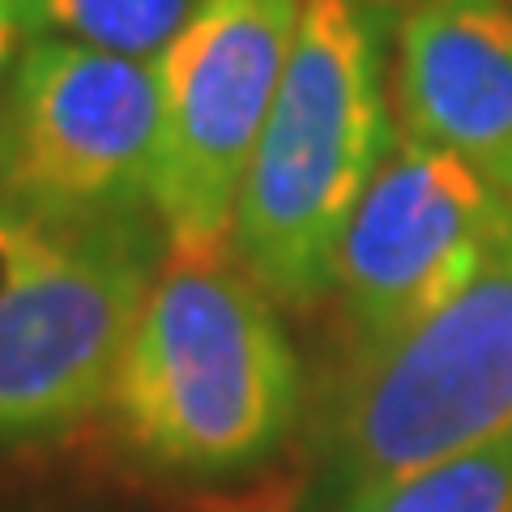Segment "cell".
<instances>
[{
	"label": "cell",
	"mask_w": 512,
	"mask_h": 512,
	"mask_svg": "<svg viewBox=\"0 0 512 512\" xmlns=\"http://www.w3.org/2000/svg\"><path fill=\"white\" fill-rule=\"evenodd\" d=\"M154 466L227 474L269 457L299 414V359L231 244L167 248L111 384Z\"/></svg>",
	"instance_id": "cell-1"
},
{
	"label": "cell",
	"mask_w": 512,
	"mask_h": 512,
	"mask_svg": "<svg viewBox=\"0 0 512 512\" xmlns=\"http://www.w3.org/2000/svg\"><path fill=\"white\" fill-rule=\"evenodd\" d=\"M384 30L359 0H303L282 86L256 137L231 248L269 299L308 308L393 141Z\"/></svg>",
	"instance_id": "cell-2"
},
{
	"label": "cell",
	"mask_w": 512,
	"mask_h": 512,
	"mask_svg": "<svg viewBox=\"0 0 512 512\" xmlns=\"http://www.w3.org/2000/svg\"><path fill=\"white\" fill-rule=\"evenodd\" d=\"M158 120L154 64L39 35L0 90V205L47 227L154 214Z\"/></svg>",
	"instance_id": "cell-3"
},
{
	"label": "cell",
	"mask_w": 512,
	"mask_h": 512,
	"mask_svg": "<svg viewBox=\"0 0 512 512\" xmlns=\"http://www.w3.org/2000/svg\"><path fill=\"white\" fill-rule=\"evenodd\" d=\"M512 431V231L414 329L355 350L333 402L346 474L376 483Z\"/></svg>",
	"instance_id": "cell-4"
},
{
	"label": "cell",
	"mask_w": 512,
	"mask_h": 512,
	"mask_svg": "<svg viewBox=\"0 0 512 512\" xmlns=\"http://www.w3.org/2000/svg\"><path fill=\"white\" fill-rule=\"evenodd\" d=\"M150 218L47 227L0 278V436L86 419L116 384L133 320L158 274Z\"/></svg>",
	"instance_id": "cell-5"
},
{
	"label": "cell",
	"mask_w": 512,
	"mask_h": 512,
	"mask_svg": "<svg viewBox=\"0 0 512 512\" xmlns=\"http://www.w3.org/2000/svg\"><path fill=\"white\" fill-rule=\"evenodd\" d=\"M303 0H205L158 69L150 210L167 248L231 244L235 201L282 86Z\"/></svg>",
	"instance_id": "cell-6"
},
{
	"label": "cell",
	"mask_w": 512,
	"mask_h": 512,
	"mask_svg": "<svg viewBox=\"0 0 512 512\" xmlns=\"http://www.w3.org/2000/svg\"><path fill=\"white\" fill-rule=\"evenodd\" d=\"M508 231L512 205L483 175L393 128L333 261V291L355 350L389 342L444 308Z\"/></svg>",
	"instance_id": "cell-7"
},
{
	"label": "cell",
	"mask_w": 512,
	"mask_h": 512,
	"mask_svg": "<svg viewBox=\"0 0 512 512\" xmlns=\"http://www.w3.org/2000/svg\"><path fill=\"white\" fill-rule=\"evenodd\" d=\"M402 133L461 158L512 205V5L419 0L393 26Z\"/></svg>",
	"instance_id": "cell-8"
},
{
	"label": "cell",
	"mask_w": 512,
	"mask_h": 512,
	"mask_svg": "<svg viewBox=\"0 0 512 512\" xmlns=\"http://www.w3.org/2000/svg\"><path fill=\"white\" fill-rule=\"evenodd\" d=\"M205 0H18L26 35H56L111 56L158 64Z\"/></svg>",
	"instance_id": "cell-9"
},
{
	"label": "cell",
	"mask_w": 512,
	"mask_h": 512,
	"mask_svg": "<svg viewBox=\"0 0 512 512\" xmlns=\"http://www.w3.org/2000/svg\"><path fill=\"white\" fill-rule=\"evenodd\" d=\"M342 512H512V431L470 453L359 483Z\"/></svg>",
	"instance_id": "cell-10"
},
{
	"label": "cell",
	"mask_w": 512,
	"mask_h": 512,
	"mask_svg": "<svg viewBox=\"0 0 512 512\" xmlns=\"http://www.w3.org/2000/svg\"><path fill=\"white\" fill-rule=\"evenodd\" d=\"M214 512H295V487H261L235 500L227 508H214Z\"/></svg>",
	"instance_id": "cell-11"
},
{
	"label": "cell",
	"mask_w": 512,
	"mask_h": 512,
	"mask_svg": "<svg viewBox=\"0 0 512 512\" xmlns=\"http://www.w3.org/2000/svg\"><path fill=\"white\" fill-rule=\"evenodd\" d=\"M22 22H18V13H13L9 0H0V86L9 82V69H13V60H18V43H22Z\"/></svg>",
	"instance_id": "cell-12"
},
{
	"label": "cell",
	"mask_w": 512,
	"mask_h": 512,
	"mask_svg": "<svg viewBox=\"0 0 512 512\" xmlns=\"http://www.w3.org/2000/svg\"><path fill=\"white\" fill-rule=\"evenodd\" d=\"M359 5L367 9V18H372L384 35H389V30L397 26V18H402L410 5H419V0H359Z\"/></svg>",
	"instance_id": "cell-13"
},
{
	"label": "cell",
	"mask_w": 512,
	"mask_h": 512,
	"mask_svg": "<svg viewBox=\"0 0 512 512\" xmlns=\"http://www.w3.org/2000/svg\"><path fill=\"white\" fill-rule=\"evenodd\" d=\"M9 5H18V0H9Z\"/></svg>",
	"instance_id": "cell-14"
},
{
	"label": "cell",
	"mask_w": 512,
	"mask_h": 512,
	"mask_svg": "<svg viewBox=\"0 0 512 512\" xmlns=\"http://www.w3.org/2000/svg\"><path fill=\"white\" fill-rule=\"evenodd\" d=\"M508 5H512V0H508Z\"/></svg>",
	"instance_id": "cell-15"
}]
</instances>
